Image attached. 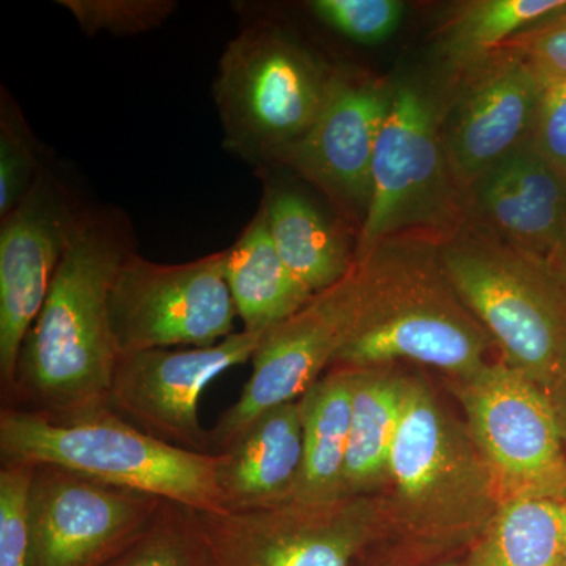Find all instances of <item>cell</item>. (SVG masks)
Listing matches in <instances>:
<instances>
[{
	"mask_svg": "<svg viewBox=\"0 0 566 566\" xmlns=\"http://www.w3.org/2000/svg\"><path fill=\"white\" fill-rule=\"evenodd\" d=\"M566 0H475L447 22L442 50L453 69L504 46L506 41L565 9Z\"/></svg>",
	"mask_w": 566,
	"mask_h": 566,
	"instance_id": "cell-24",
	"label": "cell"
},
{
	"mask_svg": "<svg viewBox=\"0 0 566 566\" xmlns=\"http://www.w3.org/2000/svg\"><path fill=\"white\" fill-rule=\"evenodd\" d=\"M553 405L554 412H556L558 428H560L562 438H564L566 447V370L564 375L558 378L556 385L551 387L546 392Z\"/></svg>",
	"mask_w": 566,
	"mask_h": 566,
	"instance_id": "cell-34",
	"label": "cell"
},
{
	"mask_svg": "<svg viewBox=\"0 0 566 566\" xmlns=\"http://www.w3.org/2000/svg\"><path fill=\"white\" fill-rule=\"evenodd\" d=\"M226 251L180 264L150 262L133 252L111 292V322L122 354L208 348L234 334Z\"/></svg>",
	"mask_w": 566,
	"mask_h": 566,
	"instance_id": "cell-10",
	"label": "cell"
},
{
	"mask_svg": "<svg viewBox=\"0 0 566 566\" xmlns=\"http://www.w3.org/2000/svg\"><path fill=\"white\" fill-rule=\"evenodd\" d=\"M436 243L447 277L501 363L546 394L566 370V314L545 262L469 221Z\"/></svg>",
	"mask_w": 566,
	"mask_h": 566,
	"instance_id": "cell-5",
	"label": "cell"
},
{
	"mask_svg": "<svg viewBox=\"0 0 566 566\" xmlns=\"http://www.w3.org/2000/svg\"><path fill=\"white\" fill-rule=\"evenodd\" d=\"M164 502L57 465H33L28 564L107 566L144 534Z\"/></svg>",
	"mask_w": 566,
	"mask_h": 566,
	"instance_id": "cell-11",
	"label": "cell"
},
{
	"mask_svg": "<svg viewBox=\"0 0 566 566\" xmlns=\"http://www.w3.org/2000/svg\"><path fill=\"white\" fill-rule=\"evenodd\" d=\"M502 502L566 494V447L547 395L501 360L449 378Z\"/></svg>",
	"mask_w": 566,
	"mask_h": 566,
	"instance_id": "cell-9",
	"label": "cell"
},
{
	"mask_svg": "<svg viewBox=\"0 0 566 566\" xmlns=\"http://www.w3.org/2000/svg\"><path fill=\"white\" fill-rule=\"evenodd\" d=\"M468 566H566V494L502 502Z\"/></svg>",
	"mask_w": 566,
	"mask_h": 566,
	"instance_id": "cell-23",
	"label": "cell"
},
{
	"mask_svg": "<svg viewBox=\"0 0 566 566\" xmlns=\"http://www.w3.org/2000/svg\"><path fill=\"white\" fill-rule=\"evenodd\" d=\"M465 219V189L447 159L439 107L416 85H394L376 142L370 203L354 260L392 238L439 240Z\"/></svg>",
	"mask_w": 566,
	"mask_h": 566,
	"instance_id": "cell-6",
	"label": "cell"
},
{
	"mask_svg": "<svg viewBox=\"0 0 566 566\" xmlns=\"http://www.w3.org/2000/svg\"><path fill=\"white\" fill-rule=\"evenodd\" d=\"M107 566H188L181 534V505L164 502L144 534Z\"/></svg>",
	"mask_w": 566,
	"mask_h": 566,
	"instance_id": "cell-30",
	"label": "cell"
},
{
	"mask_svg": "<svg viewBox=\"0 0 566 566\" xmlns=\"http://www.w3.org/2000/svg\"><path fill=\"white\" fill-rule=\"evenodd\" d=\"M455 71V87L439 115L450 169L468 189L531 137L546 85L502 48Z\"/></svg>",
	"mask_w": 566,
	"mask_h": 566,
	"instance_id": "cell-15",
	"label": "cell"
},
{
	"mask_svg": "<svg viewBox=\"0 0 566 566\" xmlns=\"http://www.w3.org/2000/svg\"><path fill=\"white\" fill-rule=\"evenodd\" d=\"M357 312L359 274L353 263L340 282L263 335L243 392L210 430V453L221 452L268 409L300 400L319 381L352 337Z\"/></svg>",
	"mask_w": 566,
	"mask_h": 566,
	"instance_id": "cell-12",
	"label": "cell"
},
{
	"mask_svg": "<svg viewBox=\"0 0 566 566\" xmlns=\"http://www.w3.org/2000/svg\"><path fill=\"white\" fill-rule=\"evenodd\" d=\"M354 263L359 312L333 367L406 360L464 378L491 363L494 342L447 277L433 238H392Z\"/></svg>",
	"mask_w": 566,
	"mask_h": 566,
	"instance_id": "cell-3",
	"label": "cell"
},
{
	"mask_svg": "<svg viewBox=\"0 0 566 566\" xmlns=\"http://www.w3.org/2000/svg\"><path fill=\"white\" fill-rule=\"evenodd\" d=\"M501 48L523 59L543 84L566 82V7Z\"/></svg>",
	"mask_w": 566,
	"mask_h": 566,
	"instance_id": "cell-29",
	"label": "cell"
},
{
	"mask_svg": "<svg viewBox=\"0 0 566 566\" xmlns=\"http://www.w3.org/2000/svg\"><path fill=\"white\" fill-rule=\"evenodd\" d=\"M528 139L536 153L566 178V82L546 85Z\"/></svg>",
	"mask_w": 566,
	"mask_h": 566,
	"instance_id": "cell-31",
	"label": "cell"
},
{
	"mask_svg": "<svg viewBox=\"0 0 566 566\" xmlns=\"http://www.w3.org/2000/svg\"><path fill=\"white\" fill-rule=\"evenodd\" d=\"M392 85L334 74L314 125L277 161L315 185L357 227L371 193V164Z\"/></svg>",
	"mask_w": 566,
	"mask_h": 566,
	"instance_id": "cell-16",
	"label": "cell"
},
{
	"mask_svg": "<svg viewBox=\"0 0 566 566\" xmlns=\"http://www.w3.org/2000/svg\"><path fill=\"white\" fill-rule=\"evenodd\" d=\"M543 262L566 314V233Z\"/></svg>",
	"mask_w": 566,
	"mask_h": 566,
	"instance_id": "cell-33",
	"label": "cell"
},
{
	"mask_svg": "<svg viewBox=\"0 0 566 566\" xmlns=\"http://www.w3.org/2000/svg\"><path fill=\"white\" fill-rule=\"evenodd\" d=\"M262 210L275 251L312 294L340 282L354 263V249L307 197L281 189L266 197Z\"/></svg>",
	"mask_w": 566,
	"mask_h": 566,
	"instance_id": "cell-22",
	"label": "cell"
},
{
	"mask_svg": "<svg viewBox=\"0 0 566 566\" xmlns=\"http://www.w3.org/2000/svg\"><path fill=\"white\" fill-rule=\"evenodd\" d=\"M0 455L2 463L57 465L185 509L226 510L216 482L218 455L159 441L112 409L54 420L3 406Z\"/></svg>",
	"mask_w": 566,
	"mask_h": 566,
	"instance_id": "cell-4",
	"label": "cell"
},
{
	"mask_svg": "<svg viewBox=\"0 0 566 566\" xmlns=\"http://www.w3.org/2000/svg\"><path fill=\"white\" fill-rule=\"evenodd\" d=\"M353 370L345 497L374 495L385 482L390 452L403 415L408 381V375L401 374L397 364Z\"/></svg>",
	"mask_w": 566,
	"mask_h": 566,
	"instance_id": "cell-21",
	"label": "cell"
},
{
	"mask_svg": "<svg viewBox=\"0 0 566 566\" xmlns=\"http://www.w3.org/2000/svg\"><path fill=\"white\" fill-rule=\"evenodd\" d=\"M33 465L2 463L0 469V566L28 564V494Z\"/></svg>",
	"mask_w": 566,
	"mask_h": 566,
	"instance_id": "cell-28",
	"label": "cell"
},
{
	"mask_svg": "<svg viewBox=\"0 0 566 566\" xmlns=\"http://www.w3.org/2000/svg\"><path fill=\"white\" fill-rule=\"evenodd\" d=\"M303 401L275 406L245 424L218 455L223 509L292 502L303 468Z\"/></svg>",
	"mask_w": 566,
	"mask_h": 566,
	"instance_id": "cell-18",
	"label": "cell"
},
{
	"mask_svg": "<svg viewBox=\"0 0 566 566\" xmlns=\"http://www.w3.org/2000/svg\"><path fill=\"white\" fill-rule=\"evenodd\" d=\"M87 35L132 36L159 28L177 9L170 0H59Z\"/></svg>",
	"mask_w": 566,
	"mask_h": 566,
	"instance_id": "cell-26",
	"label": "cell"
},
{
	"mask_svg": "<svg viewBox=\"0 0 566 566\" xmlns=\"http://www.w3.org/2000/svg\"><path fill=\"white\" fill-rule=\"evenodd\" d=\"M353 392V368L333 367L301 397L304 452L294 502L324 504L345 497Z\"/></svg>",
	"mask_w": 566,
	"mask_h": 566,
	"instance_id": "cell-19",
	"label": "cell"
},
{
	"mask_svg": "<svg viewBox=\"0 0 566 566\" xmlns=\"http://www.w3.org/2000/svg\"><path fill=\"white\" fill-rule=\"evenodd\" d=\"M262 337L243 331L208 348L122 354L109 408L159 441L210 453V430L199 419L200 395L223 371L252 360Z\"/></svg>",
	"mask_w": 566,
	"mask_h": 566,
	"instance_id": "cell-14",
	"label": "cell"
},
{
	"mask_svg": "<svg viewBox=\"0 0 566 566\" xmlns=\"http://www.w3.org/2000/svg\"><path fill=\"white\" fill-rule=\"evenodd\" d=\"M85 210L41 170L31 191L0 223V385L13 397L22 342L39 316Z\"/></svg>",
	"mask_w": 566,
	"mask_h": 566,
	"instance_id": "cell-13",
	"label": "cell"
},
{
	"mask_svg": "<svg viewBox=\"0 0 566 566\" xmlns=\"http://www.w3.org/2000/svg\"><path fill=\"white\" fill-rule=\"evenodd\" d=\"M371 497L379 542L442 553L468 551L502 505L468 424L409 375L386 479Z\"/></svg>",
	"mask_w": 566,
	"mask_h": 566,
	"instance_id": "cell-2",
	"label": "cell"
},
{
	"mask_svg": "<svg viewBox=\"0 0 566 566\" xmlns=\"http://www.w3.org/2000/svg\"><path fill=\"white\" fill-rule=\"evenodd\" d=\"M468 551L442 553L376 539L352 566H468Z\"/></svg>",
	"mask_w": 566,
	"mask_h": 566,
	"instance_id": "cell-32",
	"label": "cell"
},
{
	"mask_svg": "<svg viewBox=\"0 0 566 566\" xmlns=\"http://www.w3.org/2000/svg\"><path fill=\"white\" fill-rule=\"evenodd\" d=\"M134 252L120 212H84L39 316L22 342L11 401L54 420L109 408L122 353L111 322V292Z\"/></svg>",
	"mask_w": 566,
	"mask_h": 566,
	"instance_id": "cell-1",
	"label": "cell"
},
{
	"mask_svg": "<svg viewBox=\"0 0 566 566\" xmlns=\"http://www.w3.org/2000/svg\"><path fill=\"white\" fill-rule=\"evenodd\" d=\"M468 219L497 240L545 260L566 233V178L531 139L465 189Z\"/></svg>",
	"mask_w": 566,
	"mask_h": 566,
	"instance_id": "cell-17",
	"label": "cell"
},
{
	"mask_svg": "<svg viewBox=\"0 0 566 566\" xmlns=\"http://www.w3.org/2000/svg\"><path fill=\"white\" fill-rule=\"evenodd\" d=\"M226 281L249 334H266L314 297L275 251L262 208L227 249Z\"/></svg>",
	"mask_w": 566,
	"mask_h": 566,
	"instance_id": "cell-20",
	"label": "cell"
},
{
	"mask_svg": "<svg viewBox=\"0 0 566 566\" xmlns=\"http://www.w3.org/2000/svg\"><path fill=\"white\" fill-rule=\"evenodd\" d=\"M188 566H352L379 536L371 495L203 512L181 506Z\"/></svg>",
	"mask_w": 566,
	"mask_h": 566,
	"instance_id": "cell-7",
	"label": "cell"
},
{
	"mask_svg": "<svg viewBox=\"0 0 566 566\" xmlns=\"http://www.w3.org/2000/svg\"><path fill=\"white\" fill-rule=\"evenodd\" d=\"M311 10L323 24L346 39L375 46L398 31L405 3L398 0H314Z\"/></svg>",
	"mask_w": 566,
	"mask_h": 566,
	"instance_id": "cell-27",
	"label": "cell"
},
{
	"mask_svg": "<svg viewBox=\"0 0 566 566\" xmlns=\"http://www.w3.org/2000/svg\"><path fill=\"white\" fill-rule=\"evenodd\" d=\"M0 112V218H6L31 191L43 169L32 134L9 93H2Z\"/></svg>",
	"mask_w": 566,
	"mask_h": 566,
	"instance_id": "cell-25",
	"label": "cell"
},
{
	"mask_svg": "<svg viewBox=\"0 0 566 566\" xmlns=\"http://www.w3.org/2000/svg\"><path fill=\"white\" fill-rule=\"evenodd\" d=\"M333 76L281 33L241 32L214 85L226 144L245 158L279 159L314 125Z\"/></svg>",
	"mask_w": 566,
	"mask_h": 566,
	"instance_id": "cell-8",
	"label": "cell"
}]
</instances>
